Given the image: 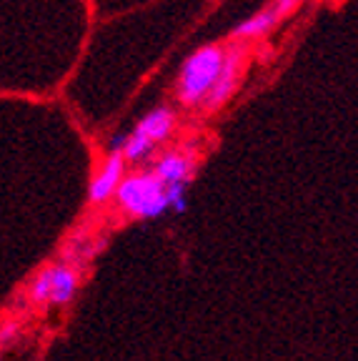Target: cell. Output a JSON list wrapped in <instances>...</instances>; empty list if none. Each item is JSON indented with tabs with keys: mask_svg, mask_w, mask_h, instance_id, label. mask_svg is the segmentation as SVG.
<instances>
[{
	"mask_svg": "<svg viewBox=\"0 0 358 361\" xmlns=\"http://www.w3.org/2000/svg\"><path fill=\"white\" fill-rule=\"evenodd\" d=\"M20 322H13V319H8V322L0 324V349H6V346L16 344L18 338H20Z\"/></svg>",
	"mask_w": 358,
	"mask_h": 361,
	"instance_id": "8fae6325",
	"label": "cell"
},
{
	"mask_svg": "<svg viewBox=\"0 0 358 361\" xmlns=\"http://www.w3.org/2000/svg\"><path fill=\"white\" fill-rule=\"evenodd\" d=\"M151 171L161 178L163 186H190L193 171H196V156L190 148H173L156 158Z\"/></svg>",
	"mask_w": 358,
	"mask_h": 361,
	"instance_id": "5b68a950",
	"label": "cell"
},
{
	"mask_svg": "<svg viewBox=\"0 0 358 361\" xmlns=\"http://www.w3.org/2000/svg\"><path fill=\"white\" fill-rule=\"evenodd\" d=\"M175 128H178V113L173 111V106H156L153 111H148L143 118L135 123V130L143 133L151 143L161 146L168 138H173Z\"/></svg>",
	"mask_w": 358,
	"mask_h": 361,
	"instance_id": "52a82bcc",
	"label": "cell"
},
{
	"mask_svg": "<svg viewBox=\"0 0 358 361\" xmlns=\"http://www.w3.org/2000/svg\"><path fill=\"white\" fill-rule=\"evenodd\" d=\"M125 176V161L121 156V151H111L108 158L103 161V166L98 169V173L93 176L88 188V203L90 206H106L116 193L118 183Z\"/></svg>",
	"mask_w": 358,
	"mask_h": 361,
	"instance_id": "8992f818",
	"label": "cell"
},
{
	"mask_svg": "<svg viewBox=\"0 0 358 361\" xmlns=\"http://www.w3.org/2000/svg\"><path fill=\"white\" fill-rule=\"evenodd\" d=\"M156 153V143H151L143 133H138V130H130L128 135H125V143H123V151H121V156H123L125 164H143V161H148V158Z\"/></svg>",
	"mask_w": 358,
	"mask_h": 361,
	"instance_id": "9c48e42d",
	"label": "cell"
},
{
	"mask_svg": "<svg viewBox=\"0 0 358 361\" xmlns=\"http://www.w3.org/2000/svg\"><path fill=\"white\" fill-rule=\"evenodd\" d=\"M118 211L125 214L128 219L138 221H153L161 219L168 211V196L166 186L161 183L151 169H140L135 173H125L123 180L118 183L113 193Z\"/></svg>",
	"mask_w": 358,
	"mask_h": 361,
	"instance_id": "7a4b0ae2",
	"label": "cell"
},
{
	"mask_svg": "<svg viewBox=\"0 0 358 361\" xmlns=\"http://www.w3.org/2000/svg\"><path fill=\"white\" fill-rule=\"evenodd\" d=\"M78 286H80V269L66 264V261L51 264V301H48V306L66 309L75 299Z\"/></svg>",
	"mask_w": 358,
	"mask_h": 361,
	"instance_id": "ba28073f",
	"label": "cell"
},
{
	"mask_svg": "<svg viewBox=\"0 0 358 361\" xmlns=\"http://www.w3.org/2000/svg\"><path fill=\"white\" fill-rule=\"evenodd\" d=\"M28 304L33 309H48V301H51V266H43V269L30 279L28 283Z\"/></svg>",
	"mask_w": 358,
	"mask_h": 361,
	"instance_id": "30bf717a",
	"label": "cell"
},
{
	"mask_svg": "<svg viewBox=\"0 0 358 361\" xmlns=\"http://www.w3.org/2000/svg\"><path fill=\"white\" fill-rule=\"evenodd\" d=\"M248 61H251V48H248V43L226 45L221 73H218V78L213 80L208 96L203 98V103H201V111L206 113V116L218 113L221 108H226L230 101H233L235 90L241 88L243 78H246Z\"/></svg>",
	"mask_w": 358,
	"mask_h": 361,
	"instance_id": "3957f363",
	"label": "cell"
},
{
	"mask_svg": "<svg viewBox=\"0 0 358 361\" xmlns=\"http://www.w3.org/2000/svg\"><path fill=\"white\" fill-rule=\"evenodd\" d=\"M223 43H206L190 53L178 68L173 83L175 103L185 111H196L201 108L203 98L208 96L213 80L218 78L221 66H223Z\"/></svg>",
	"mask_w": 358,
	"mask_h": 361,
	"instance_id": "6da1fadb",
	"label": "cell"
},
{
	"mask_svg": "<svg viewBox=\"0 0 358 361\" xmlns=\"http://www.w3.org/2000/svg\"><path fill=\"white\" fill-rule=\"evenodd\" d=\"M306 0H271L268 6H264L261 11H256L251 18H246L243 23H238L230 30V43H251L256 38L273 33L285 18L296 13Z\"/></svg>",
	"mask_w": 358,
	"mask_h": 361,
	"instance_id": "277c9868",
	"label": "cell"
}]
</instances>
